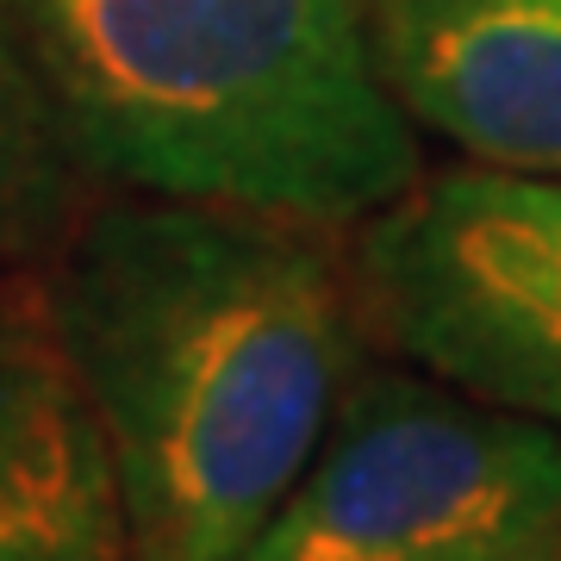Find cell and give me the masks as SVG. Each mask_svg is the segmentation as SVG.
<instances>
[{"mask_svg":"<svg viewBox=\"0 0 561 561\" xmlns=\"http://www.w3.org/2000/svg\"><path fill=\"white\" fill-rule=\"evenodd\" d=\"M38 319L101 424L131 561H238L362 368L331 225L213 201L81 206Z\"/></svg>","mask_w":561,"mask_h":561,"instance_id":"6da1fadb","label":"cell"},{"mask_svg":"<svg viewBox=\"0 0 561 561\" xmlns=\"http://www.w3.org/2000/svg\"><path fill=\"white\" fill-rule=\"evenodd\" d=\"M88 181L362 225L424 175L368 0H0Z\"/></svg>","mask_w":561,"mask_h":561,"instance_id":"7a4b0ae2","label":"cell"},{"mask_svg":"<svg viewBox=\"0 0 561 561\" xmlns=\"http://www.w3.org/2000/svg\"><path fill=\"white\" fill-rule=\"evenodd\" d=\"M238 561H561V424L419 368H356Z\"/></svg>","mask_w":561,"mask_h":561,"instance_id":"3957f363","label":"cell"},{"mask_svg":"<svg viewBox=\"0 0 561 561\" xmlns=\"http://www.w3.org/2000/svg\"><path fill=\"white\" fill-rule=\"evenodd\" d=\"M362 331L419 375L561 424V175H419L350 243Z\"/></svg>","mask_w":561,"mask_h":561,"instance_id":"277c9868","label":"cell"},{"mask_svg":"<svg viewBox=\"0 0 561 561\" xmlns=\"http://www.w3.org/2000/svg\"><path fill=\"white\" fill-rule=\"evenodd\" d=\"M368 38L412 131L561 175V0H368Z\"/></svg>","mask_w":561,"mask_h":561,"instance_id":"5b68a950","label":"cell"},{"mask_svg":"<svg viewBox=\"0 0 561 561\" xmlns=\"http://www.w3.org/2000/svg\"><path fill=\"white\" fill-rule=\"evenodd\" d=\"M0 561H131L101 424L44 319H0Z\"/></svg>","mask_w":561,"mask_h":561,"instance_id":"8992f818","label":"cell"},{"mask_svg":"<svg viewBox=\"0 0 561 561\" xmlns=\"http://www.w3.org/2000/svg\"><path fill=\"white\" fill-rule=\"evenodd\" d=\"M81 181L88 169L69 157L0 7V262L50 256L81 213Z\"/></svg>","mask_w":561,"mask_h":561,"instance_id":"52a82bcc","label":"cell"}]
</instances>
